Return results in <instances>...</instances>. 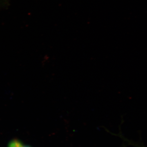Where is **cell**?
<instances>
[{"instance_id": "cell-1", "label": "cell", "mask_w": 147, "mask_h": 147, "mask_svg": "<svg viewBox=\"0 0 147 147\" xmlns=\"http://www.w3.org/2000/svg\"><path fill=\"white\" fill-rule=\"evenodd\" d=\"M24 145L21 142L16 140L11 141L8 145V147H22Z\"/></svg>"}, {"instance_id": "cell-2", "label": "cell", "mask_w": 147, "mask_h": 147, "mask_svg": "<svg viewBox=\"0 0 147 147\" xmlns=\"http://www.w3.org/2000/svg\"><path fill=\"white\" fill-rule=\"evenodd\" d=\"M28 147V146H23V147Z\"/></svg>"}]
</instances>
